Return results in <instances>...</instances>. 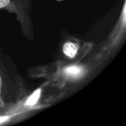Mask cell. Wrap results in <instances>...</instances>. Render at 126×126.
<instances>
[{"instance_id":"cell-4","label":"cell","mask_w":126,"mask_h":126,"mask_svg":"<svg viewBox=\"0 0 126 126\" xmlns=\"http://www.w3.org/2000/svg\"><path fill=\"white\" fill-rule=\"evenodd\" d=\"M40 94H41V90L40 89H37L27 100L26 102V106H32L34 104H35L38 101V100L40 97Z\"/></svg>"},{"instance_id":"cell-3","label":"cell","mask_w":126,"mask_h":126,"mask_svg":"<svg viewBox=\"0 0 126 126\" xmlns=\"http://www.w3.org/2000/svg\"><path fill=\"white\" fill-rule=\"evenodd\" d=\"M81 72H82V69L80 66H69L66 68L64 70V73H66L67 75L71 77L78 76Z\"/></svg>"},{"instance_id":"cell-2","label":"cell","mask_w":126,"mask_h":126,"mask_svg":"<svg viewBox=\"0 0 126 126\" xmlns=\"http://www.w3.org/2000/svg\"><path fill=\"white\" fill-rule=\"evenodd\" d=\"M62 50H63V54L66 57L69 58H73L78 55V47L74 42L67 41L63 44Z\"/></svg>"},{"instance_id":"cell-5","label":"cell","mask_w":126,"mask_h":126,"mask_svg":"<svg viewBox=\"0 0 126 126\" xmlns=\"http://www.w3.org/2000/svg\"><path fill=\"white\" fill-rule=\"evenodd\" d=\"M14 1L15 0H0V9L10 7L11 6V3Z\"/></svg>"},{"instance_id":"cell-1","label":"cell","mask_w":126,"mask_h":126,"mask_svg":"<svg viewBox=\"0 0 126 126\" xmlns=\"http://www.w3.org/2000/svg\"><path fill=\"white\" fill-rule=\"evenodd\" d=\"M25 94V86L15 66L0 52V103L8 104Z\"/></svg>"}]
</instances>
